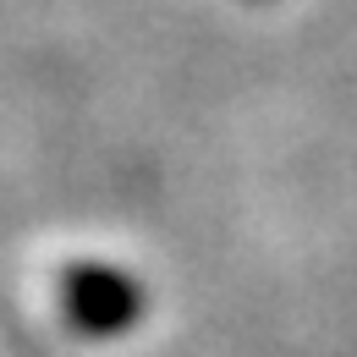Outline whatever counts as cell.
<instances>
[{"instance_id":"6da1fadb","label":"cell","mask_w":357,"mask_h":357,"mask_svg":"<svg viewBox=\"0 0 357 357\" xmlns=\"http://www.w3.org/2000/svg\"><path fill=\"white\" fill-rule=\"evenodd\" d=\"M137 308H143V291L121 269L77 264V269H66V280H61V313L83 335H116V330H127L137 319Z\"/></svg>"}]
</instances>
